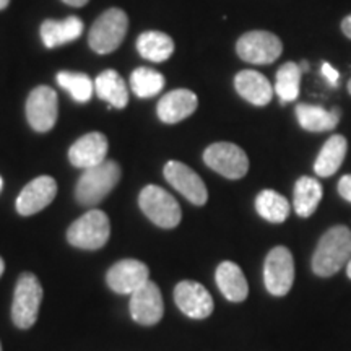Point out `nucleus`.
Segmentation results:
<instances>
[{
    "mask_svg": "<svg viewBox=\"0 0 351 351\" xmlns=\"http://www.w3.org/2000/svg\"><path fill=\"white\" fill-rule=\"evenodd\" d=\"M163 296L155 282L148 280L143 287L132 293L130 314L135 322L142 326H155L163 319Z\"/></svg>",
    "mask_w": 351,
    "mask_h": 351,
    "instance_id": "12",
    "label": "nucleus"
},
{
    "mask_svg": "<svg viewBox=\"0 0 351 351\" xmlns=\"http://www.w3.org/2000/svg\"><path fill=\"white\" fill-rule=\"evenodd\" d=\"M57 83L78 103H86L93 95V82L85 73L60 72L57 73Z\"/></svg>",
    "mask_w": 351,
    "mask_h": 351,
    "instance_id": "29",
    "label": "nucleus"
},
{
    "mask_svg": "<svg viewBox=\"0 0 351 351\" xmlns=\"http://www.w3.org/2000/svg\"><path fill=\"white\" fill-rule=\"evenodd\" d=\"M83 21L77 16H69L65 20H46L41 25V39L47 49L72 43L82 36Z\"/></svg>",
    "mask_w": 351,
    "mask_h": 351,
    "instance_id": "20",
    "label": "nucleus"
},
{
    "mask_svg": "<svg viewBox=\"0 0 351 351\" xmlns=\"http://www.w3.org/2000/svg\"><path fill=\"white\" fill-rule=\"evenodd\" d=\"M165 85V77L160 72H156V70L148 67H138L130 75L132 91L138 98H152V96L160 93Z\"/></svg>",
    "mask_w": 351,
    "mask_h": 351,
    "instance_id": "28",
    "label": "nucleus"
},
{
    "mask_svg": "<svg viewBox=\"0 0 351 351\" xmlns=\"http://www.w3.org/2000/svg\"><path fill=\"white\" fill-rule=\"evenodd\" d=\"M163 174L171 186L176 191L181 192L189 202L202 207L207 204L208 200V191L202 178L195 173L194 169L189 168L187 165L181 163V161H169L166 163Z\"/></svg>",
    "mask_w": 351,
    "mask_h": 351,
    "instance_id": "11",
    "label": "nucleus"
},
{
    "mask_svg": "<svg viewBox=\"0 0 351 351\" xmlns=\"http://www.w3.org/2000/svg\"><path fill=\"white\" fill-rule=\"evenodd\" d=\"M341 32H343L346 38L351 39V15H348L343 21H341Z\"/></svg>",
    "mask_w": 351,
    "mask_h": 351,
    "instance_id": "32",
    "label": "nucleus"
},
{
    "mask_svg": "<svg viewBox=\"0 0 351 351\" xmlns=\"http://www.w3.org/2000/svg\"><path fill=\"white\" fill-rule=\"evenodd\" d=\"M8 3H10V0H0V10H3V8H7Z\"/></svg>",
    "mask_w": 351,
    "mask_h": 351,
    "instance_id": "34",
    "label": "nucleus"
},
{
    "mask_svg": "<svg viewBox=\"0 0 351 351\" xmlns=\"http://www.w3.org/2000/svg\"><path fill=\"white\" fill-rule=\"evenodd\" d=\"M138 205L150 221L156 226L171 230L181 223L182 213L178 200L169 192L158 186H147L140 192Z\"/></svg>",
    "mask_w": 351,
    "mask_h": 351,
    "instance_id": "6",
    "label": "nucleus"
},
{
    "mask_svg": "<svg viewBox=\"0 0 351 351\" xmlns=\"http://www.w3.org/2000/svg\"><path fill=\"white\" fill-rule=\"evenodd\" d=\"M174 301L191 319H207L213 313V298L200 283L186 280L174 288Z\"/></svg>",
    "mask_w": 351,
    "mask_h": 351,
    "instance_id": "14",
    "label": "nucleus"
},
{
    "mask_svg": "<svg viewBox=\"0 0 351 351\" xmlns=\"http://www.w3.org/2000/svg\"><path fill=\"white\" fill-rule=\"evenodd\" d=\"M0 191H2V178H0Z\"/></svg>",
    "mask_w": 351,
    "mask_h": 351,
    "instance_id": "39",
    "label": "nucleus"
},
{
    "mask_svg": "<svg viewBox=\"0 0 351 351\" xmlns=\"http://www.w3.org/2000/svg\"><path fill=\"white\" fill-rule=\"evenodd\" d=\"M346 150H348V142L343 135H332L330 138L324 143L317 160L314 163V171L319 178H330L340 169L341 163L345 161Z\"/></svg>",
    "mask_w": 351,
    "mask_h": 351,
    "instance_id": "22",
    "label": "nucleus"
},
{
    "mask_svg": "<svg viewBox=\"0 0 351 351\" xmlns=\"http://www.w3.org/2000/svg\"><path fill=\"white\" fill-rule=\"evenodd\" d=\"M43 301V287L38 276L29 271L20 275L12 302V320L19 328H29L38 320Z\"/></svg>",
    "mask_w": 351,
    "mask_h": 351,
    "instance_id": "3",
    "label": "nucleus"
},
{
    "mask_svg": "<svg viewBox=\"0 0 351 351\" xmlns=\"http://www.w3.org/2000/svg\"><path fill=\"white\" fill-rule=\"evenodd\" d=\"M0 351H2V345H0Z\"/></svg>",
    "mask_w": 351,
    "mask_h": 351,
    "instance_id": "40",
    "label": "nucleus"
},
{
    "mask_svg": "<svg viewBox=\"0 0 351 351\" xmlns=\"http://www.w3.org/2000/svg\"><path fill=\"white\" fill-rule=\"evenodd\" d=\"M346 275H348V278L351 280V258H350V262L346 263Z\"/></svg>",
    "mask_w": 351,
    "mask_h": 351,
    "instance_id": "36",
    "label": "nucleus"
},
{
    "mask_svg": "<svg viewBox=\"0 0 351 351\" xmlns=\"http://www.w3.org/2000/svg\"><path fill=\"white\" fill-rule=\"evenodd\" d=\"M300 67H301V72H307V69H309V67H307L306 60H302V62L300 64Z\"/></svg>",
    "mask_w": 351,
    "mask_h": 351,
    "instance_id": "37",
    "label": "nucleus"
},
{
    "mask_svg": "<svg viewBox=\"0 0 351 351\" xmlns=\"http://www.w3.org/2000/svg\"><path fill=\"white\" fill-rule=\"evenodd\" d=\"M199 106V99L194 91L186 90V88H179L166 93L158 103L156 112L158 117L165 122V124H178L189 116L195 112Z\"/></svg>",
    "mask_w": 351,
    "mask_h": 351,
    "instance_id": "17",
    "label": "nucleus"
},
{
    "mask_svg": "<svg viewBox=\"0 0 351 351\" xmlns=\"http://www.w3.org/2000/svg\"><path fill=\"white\" fill-rule=\"evenodd\" d=\"M62 2H65L70 7H83V5H86L90 0H62Z\"/></svg>",
    "mask_w": 351,
    "mask_h": 351,
    "instance_id": "33",
    "label": "nucleus"
},
{
    "mask_svg": "<svg viewBox=\"0 0 351 351\" xmlns=\"http://www.w3.org/2000/svg\"><path fill=\"white\" fill-rule=\"evenodd\" d=\"M127 28H129V19L125 12L121 8H109L91 26L88 34L90 47L98 54H109L116 51L124 41Z\"/></svg>",
    "mask_w": 351,
    "mask_h": 351,
    "instance_id": "4",
    "label": "nucleus"
},
{
    "mask_svg": "<svg viewBox=\"0 0 351 351\" xmlns=\"http://www.w3.org/2000/svg\"><path fill=\"white\" fill-rule=\"evenodd\" d=\"M137 49L150 62H165L174 52V41L166 33L147 32L137 39Z\"/></svg>",
    "mask_w": 351,
    "mask_h": 351,
    "instance_id": "25",
    "label": "nucleus"
},
{
    "mask_svg": "<svg viewBox=\"0 0 351 351\" xmlns=\"http://www.w3.org/2000/svg\"><path fill=\"white\" fill-rule=\"evenodd\" d=\"M121 179V166L116 161H104L95 168L85 169L75 187V199L80 205H98Z\"/></svg>",
    "mask_w": 351,
    "mask_h": 351,
    "instance_id": "2",
    "label": "nucleus"
},
{
    "mask_svg": "<svg viewBox=\"0 0 351 351\" xmlns=\"http://www.w3.org/2000/svg\"><path fill=\"white\" fill-rule=\"evenodd\" d=\"M111 234L108 215L101 210H90L73 221L67 230V241L73 247L96 251L104 247Z\"/></svg>",
    "mask_w": 351,
    "mask_h": 351,
    "instance_id": "5",
    "label": "nucleus"
},
{
    "mask_svg": "<svg viewBox=\"0 0 351 351\" xmlns=\"http://www.w3.org/2000/svg\"><path fill=\"white\" fill-rule=\"evenodd\" d=\"M234 88L239 96L254 106H267L274 98V88L262 73L256 70H243L234 77Z\"/></svg>",
    "mask_w": 351,
    "mask_h": 351,
    "instance_id": "18",
    "label": "nucleus"
},
{
    "mask_svg": "<svg viewBox=\"0 0 351 351\" xmlns=\"http://www.w3.org/2000/svg\"><path fill=\"white\" fill-rule=\"evenodd\" d=\"M324 191L319 181L314 178L302 176L295 184V192H293V208L298 217L309 218L317 210L320 200H322Z\"/></svg>",
    "mask_w": 351,
    "mask_h": 351,
    "instance_id": "23",
    "label": "nucleus"
},
{
    "mask_svg": "<svg viewBox=\"0 0 351 351\" xmlns=\"http://www.w3.org/2000/svg\"><path fill=\"white\" fill-rule=\"evenodd\" d=\"M3 270H5V262H3V258L0 257V276H2Z\"/></svg>",
    "mask_w": 351,
    "mask_h": 351,
    "instance_id": "35",
    "label": "nucleus"
},
{
    "mask_svg": "<svg viewBox=\"0 0 351 351\" xmlns=\"http://www.w3.org/2000/svg\"><path fill=\"white\" fill-rule=\"evenodd\" d=\"M340 114L339 108L327 111L315 104H298L296 106L298 122L307 132H328L335 129L340 122Z\"/></svg>",
    "mask_w": 351,
    "mask_h": 351,
    "instance_id": "21",
    "label": "nucleus"
},
{
    "mask_svg": "<svg viewBox=\"0 0 351 351\" xmlns=\"http://www.w3.org/2000/svg\"><path fill=\"white\" fill-rule=\"evenodd\" d=\"M351 258V231L348 226L337 225L320 236L313 256V271L328 278L339 274Z\"/></svg>",
    "mask_w": 351,
    "mask_h": 351,
    "instance_id": "1",
    "label": "nucleus"
},
{
    "mask_svg": "<svg viewBox=\"0 0 351 351\" xmlns=\"http://www.w3.org/2000/svg\"><path fill=\"white\" fill-rule=\"evenodd\" d=\"M301 75V67L296 62H287L278 69L275 82V93L278 95L283 104L293 103V101L298 99V96H300Z\"/></svg>",
    "mask_w": 351,
    "mask_h": 351,
    "instance_id": "27",
    "label": "nucleus"
},
{
    "mask_svg": "<svg viewBox=\"0 0 351 351\" xmlns=\"http://www.w3.org/2000/svg\"><path fill=\"white\" fill-rule=\"evenodd\" d=\"M263 282L270 295H288L295 283V261L288 247L276 245L267 254L263 263Z\"/></svg>",
    "mask_w": 351,
    "mask_h": 351,
    "instance_id": "7",
    "label": "nucleus"
},
{
    "mask_svg": "<svg viewBox=\"0 0 351 351\" xmlns=\"http://www.w3.org/2000/svg\"><path fill=\"white\" fill-rule=\"evenodd\" d=\"M339 194L351 204V174L343 176L339 181Z\"/></svg>",
    "mask_w": 351,
    "mask_h": 351,
    "instance_id": "31",
    "label": "nucleus"
},
{
    "mask_svg": "<svg viewBox=\"0 0 351 351\" xmlns=\"http://www.w3.org/2000/svg\"><path fill=\"white\" fill-rule=\"evenodd\" d=\"M256 210L267 221L283 223L289 217L291 207H289V202L282 194L267 189V191H262L257 195Z\"/></svg>",
    "mask_w": 351,
    "mask_h": 351,
    "instance_id": "26",
    "label": "nucleus"
},
{
    "mask_svg": "<svg viewBox=\"0 0 351 351\" xmlns=\"http://www.w3.org/2000/svg\"><path fill=\"white\" fill-rule=\"evenodd\" d=\"M95 90L101 99L108 101L109 106L124 109L129 103V91L125 82L116 70H104L96 77Z\"/></svg>",
    "mask_w": 351,
    "mask_h": 351,
    "instance_id": "24",
    "label": "nucleus"
},
{
    "mask_svg": "<svg viewBox=\"0 0 351 351\" xmlns=\"http://www.w3.org/2000/svg\"><path fill=\"white\" fill-rule=\"evenodd\" d=\"M57 93L49 86H36L26 99V117L36 132H49L57 122Z\"/></svg>",
    "mask_w": 351,
    "mask_h": 351,
    "instance_id": "10",
    "label": "nucleus"
},
{
    "mask_svg": "<svg viewBox=\"0 0 351 351\" xmlns=\"http://www.w3.org/2000/svg\"><path fill=\"white\" fill-rule=\"evenodd\" d=\"M348 93H350V95H351V80H350V82H348Z\"/></svg>",
    "mask_w": 351,
    "mask_h": 351,
    "instance_id": "38",
    "label": "nucleus"
},
{
    "mask_svg": "<svg viewBox=\"0 0 351 351\" xmlns=\"http://www.w3.org/2000/svg\"><path fill=\"white\" fill-rule=\"evenodd\" d=\"M148 280H150L148 267L135 258H124L114 263L106 275L108 287L119 295H132Z\"/></svg>",
    "mask_w": 351,
    "mask_h": 351,
    "instance_id": "13",
    "label": "nucleus"
},
{
    "mask_svg": "<svg viewBox=\"0 0 351 351\" xmlns=\"http://www.w3.org/2000/svg\"><path fill=\"white\" fill-rule=\"evenodd\" d=\"M57 195V182L51 176H39L25 186L16 199V212L23 217L41 212Z\"/></svg>",
    "mask_w": 351,
    "mask_h": 351,
    "instance_id": "15",
    "label": "nucleus"
},
{
    "mask_svg": "<svg viewBox=\"0 0 351 351\" xmlns=\"http://www.w3.org/2000/svg\"><path fill=\"white\" fill-rule=\"evenodd\" d=\"M215 280L221 291V295L226 298L228 301L241 302L244 301L249 295V285L247 280L241 270L238 263L225 261L218 265L217 274H215Z\"/></svg>",
    "mask_w": 351,
    "mask_h": 351,
    "instance_id": "19",
    "label": "nucleus"
},
{
    "mask_svg": "<svg viewBox=\"0 0 351 351\" xmlns=\"http://www.w3.org/2000/svg\"><path fill=\"white\" fill-rule=\"evenodd\" d=\"M236 52L244 62L267 65L275 62L283 52L280 38L269 32H249L236 43Z\"/></svg>",
    "mask_w": 351,
    "mask_h": 351,
    "instance_id": "9",
    "label": "nucleus"
},
{
    "mask_svg": "<svg viewBox=\"0 0 351 351\" xmlns=\"http://www.w3.org/2000/svg\"><path fill=\"white\" fill-rule=\"evenodd\" d=\"M320 70H322V75H324V78H326V82L328 83V86L339 88V85H340L339 70H337L335 67H332L328 62H322V67H320Z\"/></svg>",
    "mask_w": 351,
    "mask_h": 351,
    "instance_id": "30",
    "label": "nucleus"
},
{
    "mask_svg": "<svg viewBox=\"0 0 351 351\" xmlns=\"http://www.w3.org/2000/svg\"><path fill=\"white\" fill-rule=\"evenodd\" d=\"M108 138L101 132H90L70 147L69 160L75 168L90 169L106 161Z\"/></svg>",
    "mask_w": 351,
    "mask_h": 351,
    "instance_id": "16",
    "label": "nucleus"
},
{
    "mask_svg": "<svg viewBox=\"0 0 351 351\" xmlns=\"http://www.w3.org/2000/svg\"><path fill=\"white\" fill-rule=\"evenodd\" d=\"M208 168L217 171L226 179H241L249 171V158L243 148L230 142L212 143L204 153Z\"/></svg>",
    "mask_w": 351,
    "mask_h": 351,
    "instance_id": "8",
    "label": "nucleus"
}]
</instances>
